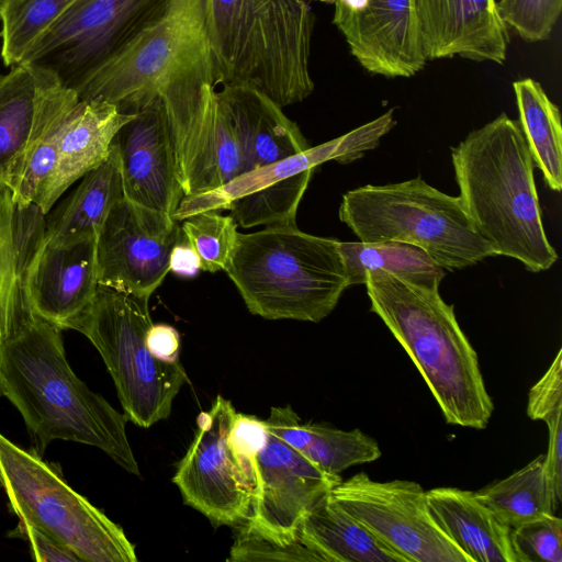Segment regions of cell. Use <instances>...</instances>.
Here are the masks:
<instances>
[{
  "instance_id": "cell-1",
  "label": "cell",
  "mask_w": 562,
  "mask_h": 562,
  "mask_svg": "<svg viewBox=\"0 0 562 562\" xmlns=\"http://www.w3.org/2000/svg\"><path fill=\"white\" fill-rule=\"evenodd\" d=\"M0 383L40 451L54 440L99 448L131 474L139 468L125 414L91 391L70 368L61 329L35 316L0 348Z\"/></svg>"
},
{
  "instance_id": "cell-2",
  "label": "cell",
  "mask_w": 562,
  "mask_h": 562,
  "mask_svg": "<svg viewBox=\"0 0 562 562\" xmlns=\"http://www.w3.org/2000/svg\"><path fill=\"white\" fill-rule=\"evenodd\" d=\"M451 159L475 232L496 255L517 259L531 272L550 269L558 254L544 231L535 165L519 122L499 114L452 147Z\"/></svg>"
},
{
  "instance_id": "cell-3",
  "label": "cell",
  "mask_w": 562,
  "mask_h": 562,
  "mask_svg": "<svg viewBox=\"0 0 562 562\" xmlns=\"http://www.w3.org/2000/svg\"><path fill=\"white\" fill-rule=\"evenodd\" d=\"M364 285L375 313L425 380L448 424L484 429L494 412L476 351L439 286L375 270Z\"/></svg>"
},
{
  "instance_id": "cell-4",
  "label": "cell",
  "mask_w": 562,
  "mask_h": 562,
  "mask_svg": "<svg viewBox=\"0 0 562 562\" xmlns=\"http://www.w3.org/2000/svg\"><path fill=\"white\" fill-rule=\"evenodd\" d=\"M314 0H205L215 86H245L279 106L314 91Z\"/></svg>"
},
{
  "instance_id": "cell-5",
  "label": "cell",
  "mask_w": 562,
  "mask_h": 562,
  "mask_svg": "<svg viewBox=\"0 0 562 562\" xmlns=\"http://www.w3.org/2000/svg\"><path fill=\"white\" fill-rule=\"evenodd\" d=\"M338 245L296 223L270 225L238 233L224 271L251 314L318 323L349 286Z\"/></svg>"
},
{
  "instance_id": "cell-6",
  "label": "cell",
  "mask_w": 562,
  "mask_h": 562,
  "mask_svg": "<svg viewBox=\"0 0 562 562\" xmlns=\"http://www.w3.org/2000/svg\"><path fill=\"white\" fill-rule=\"evenodd\" d=\"M215 86L205 0H170L164 15L100 67L78 90L134 114L156 99L168 109Z\"/></svg>"
},
{
  "instance_id": "cell-7",
  "label": "cell",
  "mask_w": 562,
  "mask_h": 562,
  "mask_svg": "<svg viewBox=\"0 0 562 562\" xmlns=\"http://www.w3.org/2000/svg\"><path fill=\"white\" fill-rule=\"evenodd\" d=\"M338 214L360 241L412 244L450 271L496 256L473 228L459 196L439 191L420 177L350 190Z\"/></svg>"
},
{
  "instance_id": "cell-8",
  "label": "cell",
  "mask_w": 562,
  "mask_h": 562,
  "mask_svg": "<svg viewBox=\"0 0 562 562\" xmlns=\"http://www.w3.org/2000/svg\"><path fill=\"white\" fill-rule=\"evenodd\" d=\"M151 325L148 300L99 284L92 304L71 327L99 351L124 414L144 428L170 415L188 381L180 361H160L148 350L146 334Z\"/></svg>"
},
{
  "instance_id": "cell-9",
  "label": "cell",
  "mask_w": 562,
  "mask_h": 562,
  "mask_svg": "<svg viewBox=\"0 0 562 562\" xmlns=\"http://www.w3.org/2000/svg\"><path fill=\"white\" fill-rule=\"evenodd\" d=\"M0 485L13 512L53 537L82 562H135L123 529L64 480L35 451L0 434Z\"/></svg>"
},
{
  "instance_id": "cell-10",
  "label": "cell",
  "mask_w": 562,
  "mask_h": 562,
  "mask_svg": "<svg viewBox=\"0 0 562 562\" xmlns=\"http://www.w3.org/2000/svg\"><path fill=\"white\" fill-rule=\"evenodd\" d=\"M394 109L351 132L281 161L245 171L222 187L183 196L172 217L224 210L243 228L296 223L299 204L317 166L329 160L349 164L379 146L394 126Z\"/></svg>"
},
{
  "instance_id": "cell-11",
  "label": "cell",
  "mask_w": 562,
  "mask_h": 562,
  "mask_svg": "<svg viewBox=\"0 0 562 562\" xmlns=\"http://www.w3.org/2000/svg\"><path fill=\"white\" fill-rule=\"evenodd\" d=\"M170 0H78L33 45L23 63L54 72L78 90L143 30Z\"/></svg>"
},
{
  "instance_id": "cell-12",
  "label": "cell",
  "mask_w": 562,
  "mask_h": 562,
  "mask_svg": "<svg viewBox=\"0 0 562 562\" xmlns=\"http://www.w3.org/2000/svg\"><path fill=\"white\" fill-rule=\"evenodd\" d=\"M236 416L232 402L218 395L196 418L194 438L172 479L184 504L217 526L246 521L255 494V454L233 438Z\"/></svg>"
},
{
  "instance_id": "cell-13",
  "label": "cell",
  "mask_w": 562,
  "mask_h": 562,
  "mask_svg": "<svg viewBox=\"0 0 562 562\" xmlns=\"http://www.w3.org/2000/svg\"><path fill=\"white\" fill-rule=\"evenodd\" d=\"M329 495L405 562H472L440 527L417 482H379L359 472Z\"/></svg>"
},
{
  "instance_id": "cell-14",
  "label": "cell",
  "mask_w": 562,
  "mask_h": 562,
  "mask_svg": "<svg viewBox=\"0 0 562 562\" xmlns=\"http://www.w3.org/2000/svg\"><path fill=\"white\" fill-rule=\"evenodd\" d=\"M180 231L171 215L122 199L97 236L99 284L149 300L170 271Z\"/></svg>"
},
{
  "instance_id": "cell-15",
  "label": "cell",
  "mask_w": 562,
  "mask_h": 562,
  "mask_svg": "<svg viewBox=\"0 0 562 562\" xmlns=\"http://www.w3.org/2000/svg\"><path fill=\"white\" fill-rule=\"evenodd\" d=\"M254 471L256 487L246 524L266 537L284 542L299 538L304 514L341 481L339 475L324 472L268 429L254 456Z\"/></svg>"
},
{
  "instance_id": "cell-16",
  "label": "cell",
  "mask_w": 562,
  "mask_h": 562,
  "mask_svg": "<svg viewBox=\"0 0 562 562\" xmlns=\"http://www.w3.org/2000/svg\"><path fill=\"white\" fill-rule=\"evenodd\" d=\"M334 5L333 23L368 72L408 78L428 61L414 0H317Z\"/></svg>"
},
{
  "instance_id": "cell-17",
  "label": "cell",
  "mask_w": 562,
  "mask_h": 562,
  "mask_svg": "<svg viewBox=\"0 0 562 562\" xmlns=\"http://www.w3.org/2000/svg\"><path fill=\"white\" fill-rule=\"evenodd\" d=\"M112 145L119 158L124 198L172 216L184 193L161 100L135 112L117 131Z\"/></svg>"
},
{
  "instance_id": "cell-18",
  "label": "cell",
  "mask_w": 562,
  "mask_h": 562,
  "mask_svg": "<svg viewBox=\"0 0 562 562\" xmlns=\"http://www.w3.org/2000/svg\"><path fill=\"white\" fill-rule=\"evenodd\" d=\"M74 89L50 70L21 63L0 74V182L9 186Z\"/></svg>"
},
{
  "instance_id": "cell-19",
  "label": "cell",
  "mask_w": 562,
  "mask_h": 562,
  "mask_svg": "<svg viewBox=\"0 0 562 562\" xmlns=\"http://www.w3.org/2000/svg\"><path fill=\"white\" fill-rule=\"evenodd\" d=\"M427 60L461 57L502 65L508 27L496 0H414Z\"/></svg>"
},
{
  "instance_id": "cell-20",
  "label": "cell",
  "mask_w": 562,
  "mask_h": 562,
  "mask_svg": "<svg viewBox=\"0 0 562 562\" xmlns=\"http://www.w3.org/2000/svg\"><path fill=\"white\" fill-rule=\"evenodd\" d=\"M99 288L97 237L70 245L44 241L29 274L35 316L64 329L90 307Z\"/></svg>"
},
{
  "instance_id": "cell-21",
  "label": "cell",
  "mask_w": 562,
  "mask_h": 562,
  "mask_svg": "<svg viewBox=\"0 0 562 562\" xmlns=\"http://www.w3.org/2000/svg\"><path fill=\"white\" fill-rule=\"evenodd\" d=\"M45 234L46 214L0 182V348L35 317L27 281Z\"/></svg>"
},
{
  "instance_id": "cell-22",
  "label": "cell",
  "mask_w": 562,
  "mask_h": 562,
  "mask_svg": "<svg viewBox=\"0 0 562 562\" xmlns=\"http://www.w3.org/2000/svg\"><path fill=\"white\" fill-rule=\"evenodd\" d=\"M217 98L233 126L245 171L271 165L311 146L276 102L245 86H224Z\"/></svg>"
},
{
  "instance_id": "cell-23",
  "label": "cell",
  "mask_w": 562,
  "mask_h": 562,
  "mask_svg": "<svg viewBox=\"0 0 562 562\" xmlns=\"http://www.w3.org/2000/svg\"><path fill=\"white\" fill-rule=\"evenodd\" d=\"M133 115L103 100L78 98L71 104L65 115L58 144L55 201L108 158L115 134Z\"/></svg>"
},
{
  "instance_id": "cell-24",
  "label": "cell",
  "mask_w": 562,
  "mask_h": 562,
  "mask_svg": "<svg viewBox=\"0 0 562 562\" xmlns=\"http://www.w3.org/2000/svg\"><path fill=\"white\" fill-rule=\"evenodd\" d=\"M426 494L440 527L472 562H517L512 528L483 504L475 492L436 487Z\"/></svg>"
},
{
  "instance_id": "cell-25",
  "label": "cell",
  "mask_w": 562,
  "mask_h": 562,
  "mask_svg": "<svg viewBox=\"0 0 562 562\" xmlns=\"http://www.w3.org/2000/svg\"><path fill=\"white\" fill-rule=\"evenodd\" d=\"M267 429L330 475L378 460V442L359 429L341 430L323 424H304L290 405L272 407L263 420Z\"/></svg>"
},
{
  "instance_id": "cell-26",
  "label": "cell",
  "mask_w": 562,
  "mask_h": 562,
  "mask_svg": "<svg viewBox=\"0 0 562 562\" xmlns=\"http://www.w3.org/2000/svg\"><path fill=\"white\" fill-rule=\"evenodd\" d=\"M124 199L117 154L113 145L108 158L82 177L77 189L46 214V241L70 245L97 237L110 211Z\"/></svg>"
},
{
  "instance_id": "cell-27",
  "label": "cell",
  "mask_w": 562,
  "mask_h": 562,
  "mask_svg": "<svg viewBox=\"0 0 562 562\" xmlns=\"http://www.w3.org/2000/svg\"><path fill=\"white\" fill-rule=\"evenodd\" d=\"M297 535L322 562H405L341 508L329 492L304 514Z\"/></svg>"
},
{
  "instance_id": "cell-28",
  "label": "cell",
  "mask_w": 562,
  "mask_h": 562,
  "mask_svg": "<svg viewBox=\"0 0 562 562\" xmlns=\"http://www.w3.org/2000/svg\"><path fill=\"white\" fill-rule=\"evenodd\" d=\"M519 124L533 165L553 191L562 189V127L559 108L532 78L513 83Z\"/></svg>"
},
{
  "instance_id": "cell-29",
  "label": "cell",
  "mask_w": 562,
  "mask_h": 562,
  "mask_svg": "<svg viewBox=\"0 0 562 562\" xmlns=\"http://www.w3.org/2000/svg\"><path fill=\"white\" fill-rule=\"evenodd\" d=\"M349 286L364 284L366 274L375 270L389 272L427 288L439 286L445 270L422 248L400 241H340Z\"/></svg>"
},
{
  "instance_id": "cell-30",
  "label": "cell",
  "mask_w": 562,
  "mask_h": 562,
  "mask_svg": "<svg viewBox=\"0 0 562 562\" xmlns=\"http://www.w3.org/2000/svg\"><path fill=\"white\" fill-rule=\"evenodd\" d=\"M475 495L510 528L555 515L560 505L548 476L544 454L509 476L479 490Z\"/></svg>"
},
{
  "instance_id": "cell-31",
  "label": "cell",
  "mask_w": 562,
  "mask_h": 562,
  "mask_svg": "<svg viewBox=\"0 0 562 562\" xmlns=\"http://www.w3.org/2000/svg\"><path fill=\"white\" fill-rule=\"evenodd\" d=\"M78 0H0L1 58L23 63L42 35Z\"/></svg>"
},
{
  "instance_id": "cell-32",
  "label": "cell",
  "mask_w": 562,
  "mask_h": 562,
  "mask_svg": "<svg viewBox=\"0 0 562 562\" xmlns=\"http://www.w3.org/2000/svg\"><path fill=\"white\" fill-rule=\"evenodd\" d=\"M79 98L72 90L56 120L26 157L20 172L8 186L18 201L34 204L48 214L55 204L54 186L58 167V144L65 115Z\"/></svg>"
},
{
  "instance_id": "cell-33",
  "label": "cell",
  "mask_w": 562,
  "mask_h": 562,
  "mask_svg": "<svg viewBox=\"0 0 562 562\" xmlns=\"http://www.w3.org/2000/svg\"><path fill=\"white\" fill-rule=\"evenodd\" d=\"M527 415L548 426L549 443L544 454L548 476L559 503L562 499V350L530 389Z\"/></svg>"
},
{
  "instance_id": "cell-34",
  "label": "cell",
  "mask_w": 562,
  "mask_h": 562,
  "mask_svg": "<svg viewBox=\"0 0 562 562\" xmlns=\"http://www.w3.org/2000/svg\"><path fill=\"white\" fill-rule=\"evenodd\" d=\"M180 222L182 233L200 259L201 270L224 271L239 233L234 218L220 212L205 211Z\"/></svg>"
},
{
  "instance_id": "cell-35",
  "label": "cell",
  "mask_w": 562,
  "mask_h": 562,
  "mask_svg": "<svg viewBox=\"0 0 562 562\" xmlns=\"http://www.w3.org/2000/svg\"><path fill=\"white\" fill-rule=\"evenodd\" d=\"M505 25L529 43L550 38L562 11V0H498Z\"/></svg>"
},
{
  "instance_id": "cell-36",
  "label": "cell",
  "mask_w": 562,
  "mask_h": 562,
  "mask_svg": "<svg viewBox=\"0 0 562 562\" xmlns=\"http://www.w3.org/2000/svg\"><path fill=\"white\" fill-rule=\"evenodd\" d=\"M510 540L517 562H562V520L555 515L512 528Z\"/></svg>"
},
{
  "instance_id": "cell-37",
  "label": "cell",
  "mask_w": 562,
  "mask_h": 562,
  "mask_svg": "<svg viewBox=\"0 0 562 562\" xmlns=\"http://www.w3.org/2000/svg\"><path fill=\"white\" fill-rule=\"evenodd\" d=\"M228 561L322 562V559L300 537L292 541H279L261 535L245 524L231 548Z\"/></svg>"
},
{
  "instance_id": "cell-38",
  "label": "cell",
  "mask_w": 562,
  "mask_h": 562,
  "mask_svg": "<svg viewBox=\"0 0 562 562\" xmlns=\"http://www.w3.org/2000/svg\"><path fill=\"white\" fill-rule=\"evenodd\" d=\"M19 530L27 539L34 560L40 562H82L74 551L29 521L20 519Z\"/></svg>"
},
{
  "instance_id": "cell-39",
  "label": "cell",
  "mask_w": 562,
  "mask_h": 562,
  "mask_svg": "<svg viewBox=\"0 0 562 562\" xmlns=\"http://www.w3.org/2000/svg\"><path fill=\"white\" fill-rule=\"evenodd\" d=\"M146 345L151 355L164 362L179 361L180 335L167 324H153L146 334Z\"/></svg>"
},
{
  "instance_id": "cell-40",
  "label": "cell",
  "mask_w": 562,
  "mask_h": 562,
  "mask_svg": "<svg viewBox=\"0 0 562 562\" xmlns=\"http://www.w3.org/2000/svg\"><path fill=\"white\" fill-rule=\"evenodd\" d=\"M169 268L175 274L184 278H192L201 270L200 259L182 231L172 248Z\"/></svg>"
},
{
  "instance_id": "cell-41",
  "label": "cell",
  "mask_w": 562,
  "mask_h": 562,
  "mask_svg": "<svg viewBox=\"0 0 562 562\" xmlns=\"http://www.w3.org/2000/svg\"><path fill=\"white\" fill-rule=\"evenodd\" d=\"M0 396H2V391H1V383H0Z\"/></svg>"
}]
</instances>
